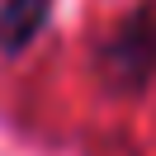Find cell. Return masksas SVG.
I'll use <instances>...</instances> for the list:
<instances>
[{"label":"cell","instance_id":"1","mask_svg":"<svg viewBox=\"0 0 156 156\" xmlns=\"http://www.w3.org/2000/svg\"><path fill=\"white\" fill-rule=\"evenodd\" d=\"M99 66H104V76L114 80L118 90H137L156 71V10L151 5H137V10L104 38Z\"/></svg>","mask_w":156,"mask_h":156},{"label":"cell","instance_id":"2","mask_svg":"<svg viewBox=\"0 0 156 156\" xmlns=\"http://www.w3.org/2000/svg\"><path fill=\"white\" fill-rule=\"evenodd\" d=\"M48 10H52V0H5V10H0V52H10V57L24 52L43 33Z\"/></svg>","mask_w":156,"mask_h":156}]
</instances>
